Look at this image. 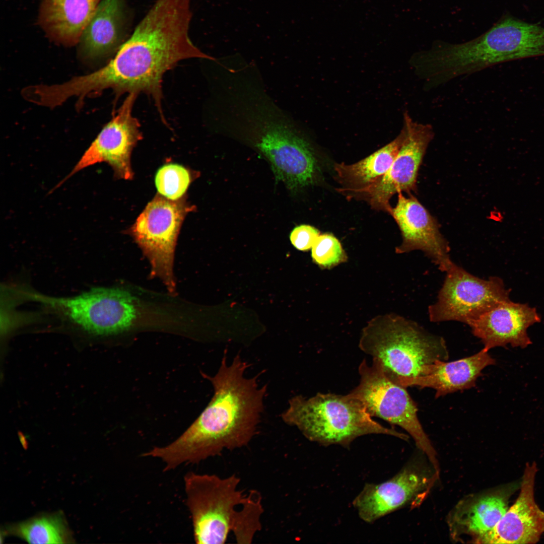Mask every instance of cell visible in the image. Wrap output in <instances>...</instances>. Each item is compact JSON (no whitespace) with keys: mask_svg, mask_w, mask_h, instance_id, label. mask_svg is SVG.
Masks as SVG:
<instances>
[{"mask_svg":"<svg viewBox=\"0 0 544 544\" xmlns=\"http://www.w3.org/2000/svg\"><path fill=\"white\" fill-rule=\"evenodd\" d=\"M191 0H156L133 33L105 66L92 74L61 84L62 96L78 98L112 89L116 96L143 92L152 97L162 121V78L180 61L192 58L216 59L191 41Z\"/></svg>","mask_w":544,"mask_h":544,"instance_id":"obj_1","label":"cell"},{"mask_svg":"<svg viewBox=\"0 0 544 544\" xmlns=\"http://www.w3.org/2000/svg\"><path fill=\"white\" fill-rule=\"evenodd\" d=\"M223 355L217 373L203 374L214 388L213 397L199 417L177 439L143 454L161 459L165 471L184 463H196L247 445L257 432L263 410L267 386H260L259 374L247 377L249 365L240 355L230 364Z\"/></svg>","mask_w":544,"mask_h":544,"instance_id":"obj_2","label":"cell"},{"mask_svg":"<svg viewBox=\"0 0 544 544\" xmlns=\"http://www.w3.org/2000/svg\"><path fill=\"white\" fill-rule=\"evenodd\" d=\"M184 481L196 543H224L231 532L238 543L252 542L261 529L263 509L259 492L243 494L234 474L222 478L189 472Z\"/></svg>","mask_w":544,"mask_h":544,"instance_id":"obj_3","label":"cell"},{"mask_svg":"<svg viewBox=\"0 0 544 544\" xmlns=\"http://www.w3.org/2000/svg\"><path fill=\"white\" fill-rule=\"evenodd\" d=\"M359 347L388 378L402 386L410 379L429 374L435 363L448 358L442 337L393 313L370 320L363 328Z\"/></svg>","mask_w":544,"mask_h":544,"instance_id":"obj_4","label":"cell"},{"mask_svg":"<svg viewBox=\"0 0 544 544\" xmlns=\"http://www.w3.org/2000/svg\"><path fill=\"white\" fill-rule=\"evenodd\" d=\"M236 129L238 137L270 162L277 180L290 189L314 182L318 167L312 149L273 100L257 101L247 107Z\"/></svg>","mask_w":544,"mask_h":544,"instance_id":"obj_5","label":"cell"},{"mask_svg":"<svg viewBox=\"0 0 544 544\" xmlns=\"http://www.w3.org/2000/svg\"><path fill=\"white\" fill-rule=\"evenodd\" d=\"M281 417L308 440L324 446L349 447L358 437L369 434L388 435L405 440L409 438L373 420L362 402L350 393H318L310 398L296 395L289 400Z\"/></svg>","mask_w":544,"mask_h":544,"instance_id":"obj_6","label":"cell"},{"mask_svg":"<svg viewBox=\"0 0 544 544\" xmlns=\"http://www.w3.org/2000/svg\"><path fill=\"white\" fill-rule=\"evenodd\" d=\"M34 298L90 334L106 336L128 329L137 319L134 299L118 288H93L75 296Z\"/></svg>","mask_w":544,"mask_h":544,"instance_id":"obj_7","label":"cell"},{"mask_svg":"<svg viewBox=\"0 0 544 544\" xmlns=\"http://www.w3.org/2000/svg\"><path fill=\"white\" fill-rule=\"evenodd\" d=\"M360 382L350 393L360 400L371 417L399 426L414 440L438 471L436 454L417 416L418 409L405 388L388 378L374 362L359 366Z\"/></svg>","mask_w":544,"mask_h":544,"instance_id":"obj_8","label":"cell"},{"mask_svg":"<svg viewBox=\"0 0 544 544\" xmlns=\"http://www.w3.org/2000/svg\"><path fill=\"white\" fill-rule=\"evenodd\" d=\"M192 210L185 201L172 200L158 194L130 229L150 262L151 276L160 278L171 293L175 291L173 267L177 237L185 216Z\"/></svg>","mask_w":544,"mask_h":544,"instance_id":"obj_9","label":"cell"},{"mask_svg":"<svg viewBox=\"0 0 544 544\" xmlns=\"http://www.w3.org/2000/svg\"><path fill=\"white\" fill-rule=\"evenodd\" d=\"M437 299L428 308L431 321L468 324L500 304L510 300V290L500 278L477 277L454 262L445 272Z\"/></svg>","mask_w":544,"mask_h":544,"instance_id":"obj_10","label":"cell"},{"mask_svg":"<svg viewBox=\"0 0 544 544\" xmlns=\"http://www.w3.org/2000/svg\"><path fill=\"white\" fill-rule=\"evenodd\" d=\"M402 129L403 141L385 174L366 187L344 193L355 194L367 200L374 209L390 214L389 201L394 194L416 189L418 171L434 132L431 125L414 120L407 111L403 113Z\"/></svg>","mask_w":544,"mask_h":544,"instance_id":"obj_11","label":"cell"},{"mask_svg":"<svg viewBox=\"0 0 544 544\" xmlns=\"http://www.w3.org/2000/svg\"><path fill=\"white\" fill-rule=\"evenodd\" d=\"M137 95L129 93L115 115L56 188L78 171L102 162H107L112 167L117 177L132 178L130 155L133 147L142 138L140 124L131 113Z\"/></svg>","mask_w":544,"mask_h":544,"instance_id":"obj_12","label":"cell"},{"mask_svg":"<svg viewBox=\"0 0 544 544\" xmlns=\"http://www.w3.org/2000/svg\"><path fill=\"white\" fill-rule=\"evenodd\" d=\"M390 214L402 236L401 244L395 248L396 253L421 250L441 271L445 273L450 267L453 262L449 244L436 220L416 198L398 193L397 203Z\"/></svg>","mask_w":544,"mask_h":544,"instance_id":"obj_13","label":"cell"},{"mask_svg":"<svg viewBox=\"0 0 544 544\" xmlns=\"http://www.w3.org/2000/svg\"><path fill=\"white\" fill-rule=\"evenodd\" d=\"M536 463L526 464L520 492L497 525L477 542L484 543L534 544L544 533V511L534 499Z\"/></svg>","mask_w":544,"mask_h":544,"instance_id":"obj_14","label":"cell"},{"mask_svg":"<svg viewBox=\"0 0 544 544\" xmlns=\"http://www.w3.org/2000/svg\"><path fill=\"white\" fill-rule=\"evenodd\" d=\"M534 307L527 304L504 302L484 313L468 325L489 351L498 347L525 348L532 344L527 330L540 322Z\"/></svg>","mask_w":544,"mask_h":544,"instance_id":"obj_15","label":"cell"},{"mask_svg":"<svg viewBox=\"0 0 544 544\" xmlns=\"http://www.w3.org/2000/svg\"><path fill=\"white\" fill-rule=\"evenodd\" d=\"M430 481L423 472L406 467L385 482L366 484L353 505L362 520L372 523L409 502L425 490Z\"/></svg>","mask_w":544,"mask_h":544,"instance_id":"obj_16","label":"cell"},{"mask_svg":"<svg viewBox=\"0 0 544 544\" xmlns=\"http://www.w3.org/2000/svg\"><path fill=\"white\" fill-rule=\"evenodd\" d=\"M127 23L124 0H101L80 39L82 55L97 59L117 51L124 42Z\"/></svg>","mask_w":544,"mask_h":544,"instance_id":"obj_17","label":"cell"},{"mask_svg":"<svg viewBox=\"0 0 544 544\" xmlns=\"http://www.w3.org/2000/svg\"><path fill=\"white\" fill-rule=\"evenodd\" d=\"M101 0H41L39 20L47 35L72 46L81 35Z\"/></svg>","mask_w":544,"mask_h":544,"instance_id":"obj_18","label":"cell"},{"mask_svg":"<svg viewBox=\"0 0 544 544\" xmlns=\"http://www.w3.org/2000/svg\"><path fill=\"white\" fill-rule=\"evenodd\" d=\"M495 363L489 350L484 348L478 353L460 360L449 362L439 361L430 373L410 379L403 386L433 388L437 398L474 386L482 370Z\"/></svg>","mask_w":544,"mask_h":544,"instance_id":"obj_19","label":"cell"},{"mask_svg":"<svg viewBox=\"0 0 544 544\" xmlns=\"http://www.w3.org/2000/svg\"><path fill=\"white\" fill-rule=\"evenodd\" d=\"M518 488L512 483L497 491L462 503L454 511L451 527L456 533L476 537L478 541L497 525L508 509L510 496Z\"/></svg>","mask_w":544,"mask_h":544,"instance_id":"obj_20","label":"cell"},{"mask_svg":"<svg viewBox=\"0 0 544 544\" xmlns=\"http://www.w3.org/2000/svg\"><path fill=\"white\" fill-rule=\"evenodd\" d=\"M404 137L402 129L393 141L364 159L352 164H335L334 171L339 182L344 186L341 190L366 187L383 176L396 157Z\"/></svg>","mask_w":544,"mask_h":544,"instance_id":"obj_21","label":"cell"},{"mask_svg":"<svg viewBox=\"0 0 544 544\" xmlns=\"http://www.w3.org/2000/svg\"><path fill=\"white\" fill-rule=\"evenodd\" d=\"M504 54L509 61L544 55V26L513 16L497 22Z\"/></svg>","mask_w":544,"mask_h":544,"instance_id":"obj_22","label":"cell"},{"mask_svg":"<svg viewBox=\"0 0 544 544\" xmlns=\"http://www.w3.org/2000/svg\"><path fill=\"white\" fill-rule=\"evenodd\" d=\"M11 531L31 543H68L70 537L63 520L56 515H43L15 525Z\"/></svg>","mask_w":544,"mask_h":544,"instance_id":"obj_23","label":"cell"},{"mask_svg":"<svg viewBox=\"0 0 544 544\" xmlns=\"http://www.w3.org/2000/svg\"><path fill=\"white\" fill-rule=\"evenodd\" d=\"M190 182L189 171L184 166L174 163L161 167L155 178L158 193L172 200L179 199L185 193Z\"/></svg>","mask_w":544,"mask_h":544,"instance_id":"obj_24","label":"cell"},{"mask_svg":"<svg viewBox=\"0 0 544 544\" xmlns=\"http://www.w3.org/2000/svg\"><path fill=\"white\" fill-rule=\"evenodd\" d=\"M313 262L321 269H331L347 261L339 241L332 234H320L311 248Z\"/></svg>","mask_w":544,"mask_h":544,"instance_id":"obj_25","label":"cell"},{"mask_svg":"<svg viewBox=\"0 0 544 544\" xmlns=\"http://www.w3.org/2000/svg\"><path fill=\"white\" fill-rule=\"evenodd\" d=\"M320 234L319 231L314 227L303 224L296 227L292 230L290 239L298 250L308 251L312 248Z\"/></svg>","mask_w":544,"mask_h":544,"instance_id":"obj_26","label":"cell"}]
</instances>
